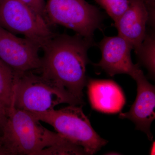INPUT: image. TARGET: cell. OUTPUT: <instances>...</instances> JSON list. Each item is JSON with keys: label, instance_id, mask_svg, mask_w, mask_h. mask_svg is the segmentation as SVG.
<instances>
[{"label": "cell", "instance_id": "cell-5", "mask_svg": "<svg viewBox=\"0 0 155 155\" xmlns=\"http://www.w3.org/2000/svg\"><path fill=\"white\" fill-rule=\"evenodd\" d=\"M45 18L48 24L62 25L93 40L95 31L101 28L103 17L96 7L85 0H47Z\"/></svg>", "mask_w": 155, "mask_h": 155}, {"label": "cell", "instance_id": "cell-14", "mask_svg": "<svg viewBox=\"0 0 155 155\" xmlns=\"http://www.w3.org/2000/svg\"><path fill=\"white\" fill-rule=\"evenodd\" d=\"M116 22L126 11L129 0H95Z\"/></svg>", "mask_w": 155, "mask_h": 155}, {"label": "cell", "instance_id": "cell-4", "mask_svg": "<svg viewBox=\"0 0 155 155\" xmlns=\"http://www.w3.org/2000/svg\"><path fill=\"white\" fill-rule=\"evenodd\" d=\"M69 105L60 110L41 113L28 112L35 119L48 124L57 133L83 148L87 155L96 153L108 141L101 137L92 127L82 110V106Z\"/></svg>", "mask_w": 155, "mask_h": 155}, {"label": "cell", "instance_id": "cell-19", "mask_svg": "<svg viewBox=\"0 0 155 155\" xmlns=\"http://www.w3.org/2000/svg\"><path fill=\"white\" fill-rule=\"evenodd\" d=\"M0 155H7L5 150L3 146L1 134H0Z\"/></svg>", "mask_w": 155, "mask_h": 155}, {"label": "cell", "instance_id": "cell-6", "mask_svg": "<svg viewBox=\"0 0 155 155\" xmlns=\"http://www.w3.org/2000/svg\"><path fill=\"white\" fill-rule=\"evenodd\" d=\"M0 25L22 35L41 48L55 35L46 20L20 0H0Z\"/></svg>", "mask_w": 155, "mask_h": 155}, {"label": "cell", "instance_id": "cell-9", "mask_svg": "<svg viewBox=\"0 0 155 155\" xmlns=\"http://www.w3.org/2000/svg\"><path fill=\"white\" fill-rule=\"evenodd\" d=\"M134 80L137 84V94L130 110L120 113L119 118L128 119L135 124L136 129L143 131L150 140L153 139L150 131L151 123L155 119V88L147 80L143 72Z\"/></svg>", "mask_w": 155, "mask_h": 155}, {"label": "cell", "instance_id": "cell-18", "mask_svg": "<svg viewBox=\"0 0 155 155\" xmlns=\"http://www.w3.org/2000/svg\"><path fill=\"white\" fill-rule=\"evenodd\" d=\"M145 2L147 6L148 9L150 12H153V5H154L155 0H143Z\"/></svg>", "mask_w": 155, "mask_h": 155}, {"label": "cell", "instance_id": "cell-16", "mask_svg": "<svg viewBox=\"0 0 155 155\" xmlns=\"http://www.w3.org/2000/svg\"><path fill=\"white\" fill-rule=\"evenodd\" d=\"M45 19L46 3L45 0H20ZM46 20V19H45Z\"/></svg>", "mask_w": 155, "mask_h": 155}, {"label": "cell", "instance_id": "cell-10", "mask_svg": "<svg viewBox=\"0 0 155 155\" xmlns=\"http://www.w3.org/2000/svg\"><path fill=\"white\" fill-rule=\"evenodd\" d=\"M149 21V12L144 1L129 0L127 10L115 25L118 35L128 42L136 53L146 35L147 24Z\"/></svg>", "mask_w": 155, "mask_h": 155}, {"label": "cell", "instance_id": "cell-15", "mask_svg": "<svg viewBox=\"0 0 155 155\" xmlns=\"http://www.w3.org/2000/svg\"><path fill=\"white\" fill-rule=\"evenodd\" d=\"M87 155L83 148L67 141L42 150L38 155Z\"/></svg>", "mask_w": 155, "mask_h": 155}, {"label": "cell", "instance_id": "cell-1", "mask_svg": "<svg viewBox=\"0 0 155 155\" xmlns=\"http://www.w3.org/2000/svg\"><path fill=\"white\" fill-rule=\"evenodd\" d=\"M93 43L77 34L54 35L42 48L41 75L83 101V90L87 82V51Z\"/></svg>", "mask_w": 155, "mask_h": 155}, {"label": "cell", "instance_id": "cell-11", "mask_svg": "<svg viewBox=\"0 0 155 155\" xmlns=\"http://www.w3.org/2000/svg\"><path fill=\"white\" fill-rule=\"evenodd\" d=\"M89 98L92 107L102 113L114 114L120 112L125 103L122 89L111 80H87Z\"/></svg>", "mask_w": 155, "mask_h": 155}, {"label": "cell", "instance_id": "cell-3", "mask_svg": "<svg viewBox=\"0 0 155 155\" xmlns=\"http://www.w3.org/2000/svg\"><path fill=\"white\" fill-rule=\"evenodd\" d=\"M61 104L82 105L84 102L58 83L32 71H15L13 106L28 112H46Z\"/></svg>", "mask_w": 155, "mask_h": 155}, {"label": "cell", "instance_id": "cell-12", "mask_svg": "<svg viewBox=\"0 0 155 155\" xmlns=\"http://www.w3.org/2000/svg\"><path fill=\"white\" fill-rule=\"evenodd\" d=\"M15 71L0 59V107L7 115L14 107Z\"/></svg>", "mask_w": 155, "mask_h": 155}, {"label": "cell", "instance_id": "cell-13", "mask_svg": "<svg viewBox=\"0 0 155 155\" xmlns=\"http://www.w3.org/2000/svg\"><path fill=\"white\" fill-rule=\"evenodd\" d=\"M140 63L148 71L152 77H154L155 72V39L153 33L146 34L144 40L136 53Z\"/></svg>", "mask_w": 155, "mask_h": 155}, {"label": "cell", "instance_id": "cell-20", "mask_svg": "<svg viewBox=\"0 0 155 155\" xmlns=\"http://www.w3.org/2000/svg\"><path fill=\"white\" fill-rule=\"evenodd\" d=\"M150 155H155V142H154L153 143L151 149L150 150Z\"/></svg>", "mask_w": 155, "mask_h": 155}, {"label": "cell", "instance_id": "cell-2", "mask_svg": "<svg viewBox=\"0 0 155 155\" xmlns=\"http://www.w3.org/2000/svg\"><path fill=\"white\" fill-rule=\"evenodd\" d=\"M40 122L28 111L11 108L1 134L7 155H38L46 148L68 141Z\"/></svg>", "mask_w": 155, "mask_h": 155}, {"label": "cell", "instance_id": "cell-7", "mask_svg": "<svg viewBox=\"0 0 155 155\" xmlns=\"http://www.w3.org/2000/svg\"><path fill=\"white\" fill-rule=\"evenodd\" d=\"M40 48L30 40L18 37L0 25V59L15 71L40 69Z\"/></svg>", "mask_w": 155, "mask_h": 155}, {"label": "cell", "instance_id": "cell-17", "mask_svg": "<svg viewBox=\"0 0 155 155\" xmlns=\"http://www.w3.org/2000/svg\"><path fill=\"white\" fill-rule=\"evenodd\" d=\"M7 117L8 115L5 111L0 107V134L7 121Z\"/></svg>", "mask_w": 155, "mask_h": 155}, {"label": "cell", "instance_id": "cell-8", "mask_svg": "<svg viewBox=\"0 0 155 155\" xmlns=\"http://www.w3.org/2000/svg\"><path fill=\"white\" fill-rule=\"evenodd\" d=\"M101 59L96 66L110 76L127 74L134 79L143 72L131 58V45L121 36H106L100 43Z\"/></svg>", "mask_w": 155, "mask_h": 155}]
</instances>
